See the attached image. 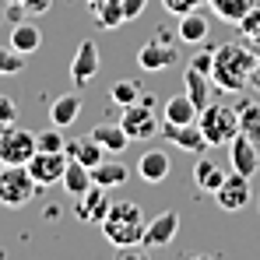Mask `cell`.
Listing matches in <instances>:
<instances>
[{
  "label": "cell",
  "instance_id": "7c38bea8",
  "mask_svg": "<svg viewBox=\"0 0 260 260\" xmlns=\"http://www.w3.org/2000/svg\"><path fill=\"white\" fill-rule=\"evenodd\" d=\"M176 232H179V215H176V211H162V215H155L148 221L141 246H144V250H162V246H169L176 239Z\"/></svg>",
  "mask_w": 260,
  "mask_h": 260
},
{
  "label": "cell",
  "instance_id": "3957f363",
  "mask_svg": "<svg viewBox=\"0 0 260 260\" xmlns=\"http://www.w3.org/2000/svg\"><path fill=\"white\" fill-rule=\"evenodd\" d=\"M197 123L204 130L208 144H211V148H221V144H229V141L239 134V113L229 109L225 102H208V106L197 113Z\"/></svg>",
  "mask_w": 260,
  "mask_h": 260
},
{
  "label": "cell",
  "instance_id": "ac0fdd59",
  "mask_svg": "<svg viewBox=\"0 0 260 260\" xmlns=\"http://www.w3.org/2000/svg\"><path fill=\"white\" fill-rule=\"evenodd\" d=\"M74 162H81V166H88V169H95L102 158H106V148L95 141V137H81V141H67V148H63Z\"/></svg>",
  "mask_w": 260,
  "mask_h": 260
},
{
  "label": "cell",
  "instance_id": "5bb4252c",
  "mask_svg": "<svg viewBox=\"0 0 260 260\" xmlns=\"http://www.w3.org/2000/svg\"><path fill=\"white\" fill-rule=\"evenodd\" d=\"M109 193H106V186H99V183H91L85 193L78 197V218L81 221H91V225H102V218H106V211H109Z\"/></svg>",
  "mask_w": 260,
  "mask_h": 260
},
{
  "label": "cell",
  "instance_id": "9c48e42d",
  "mask_svg": "<svg viewBox=\"0 0 260 260\" xmlns=\"http://www.w3.org/2000/svg\"><path fill=\"white\" fill-rule=\"evenodd\" d=\"M99 43L95 39H81L78 49H74V60H71V85L85 88L95 74H99Z\"/></svg>",
  "mask_w": 260,
  "mask_h": 260
},
{
  "label": "cell",
  "instance_id": "5b68a950",
  "mask_svg": "<svg viewBox=\"0 0 260 260\" xmlns=\"http://www.w3.org/2000/svg\"><path fill=\"white\" fill-rule=\"evenodd\" d=\"M120 127L127 130L130 141H151V137L162 130V123H158L155 113H151V99H148V95H141V102H134V106H123Z\"/></svg>",
  "mask_w": 260,
  "mask_h": 260
},
{
  "label": "cell",
  "instance_id": "7402d4cb",
  "mask_svg": "<svg viewBox=\"0 0 260 260\" xmlns=\"http://www.w3.org/2000/svg\"><path fill=\"white\" fill-rule=\"evenodd\" d=\"M11 46L28 56V53H36V49L43 46V32H39L32 21H18V25H11Z\"/></svg>",
  "mask_w": 260,
  "mask_h": 260
},
{
  "label": "cell",
  "instance_id": "9a60e30c",
  "mask_svg": "<svg viewBox=\"0 0 260 260\" xmlns=\"http://www.w3.org/2000/svg\"><path fill=\"white\" fill-rule=\"evenodd\" d=\"M137 173H141V179H144V183H166V179H169V173H173V158H169L166 151L151 148V151H144V155H141Z\"/></svg>",
  "mask_w": 260,
  "mask_h": 260
},
{
  "label": "cell",
  "instance_id": "52a82bcc",
  "mask_svg": "<svg viewBox=\"0 0 260 260\" xmlns=\"http://www.w3.org/2000/svg\"><path fill=\"white\" fill-rule=\"evenodd\" d=\"M67 162H71L67 151H36L28 158V173L39 186H56V183H63Z\"/></svg>",
  "mask_w": 260,
  "mask_h": 260
},
{
  "label": "cell",
  "instance_id": "83f0119b",
  "mask_svg": "<svg viewBox=\"0 0 260 260\" xmlns=\"http://www.w3.org/2000/svg\"><path fill=\"white\" fill-rule=\"evenodd\" d=\"M236 113H239V130L250 134L253 141H260V106L257 102H246V106H239Z\"/></svg>",
  "mask_w": 260,
  "mask_h": 260
},
{
  "label": "cell",
  "instance_id": "ffe728a7",
  "mask_svg": "<svg viewBox=\"0 0 260 260\" xmlns=\"http://www.w3.org/2000/svg\"><path fill=\"white\" fill-rule=\"evenodd\" d=\"M183 88H186V95L193 99L197 109H204V106L211 102V78L201 74L197 67H186V71H183Z\"/></svg>",
  "mask_w": 260,
  "mask_h": 260
},
{
  "label": "cell",
  "instance_id": "30bf717a",
  "mask_svg": "<svg viewBox=\"0 0 260 260\" xmlns=\"http://www.w3.org/2000/svg\"><path fill=\"white\" fill-rule=\"evenodd\" d=\"M162 134L173 141L176 148H183V151H190V155H204V151L211 148L197 120H193V123H169V120H162Z\"/></svg>",
  "mask_w": 260,
  "mask_h": 260
},
{
  "label": "cell",
  "instance_id": "e0dca14e",
  "mask_svg": "<svg viewBox=\"0 0 260 260\" xmlns=\"http://www.w3.org/2000/svg\"><path fill=\"white\" fill-rule=\"evenodd\" d=\"M81 116V95L78 91H67V95H60L53 106H49V123L53 127H71L74 120Z\"/></svg>",
  "mask_w": 260,
  "mask_h": 260
},
{
  "label": "cell",
  "instance_id": "44dd1931",
  "mask_svg": "<svg viewBox=\"0 0 260 260\" xmlns=\"http://www.w3.org/2000/svg\"><path fill=\"white\" fill-rule=\"evenodd\" d=\"M197 106H193V99L183 91V95H173L166 106H162V120H169V123H193L197 120Z\"/></svg>",
  "mask_w": 260,
  "mask_h": 260
},
{
  "label": "cell",
  "instance_id": "4316f807",
  "mask_svg": "<svg viewBox=\"0 0 260 260\" xmlns=\"http://www.w3.org/2000/svg\"><path fill=\"white\" fill-rule=\"evenodd\" d=\"M95 18H99L102 28H120V25L127 21V14H123V0H102V7L95 11Z\"/></svg>",
  "mask_w": 260,
  "mask_h": 260
},
{
  "label": "cell",
  "instance_id": "484cf974",
  "mask_svg": "<svg viewBox=\"0 0 260 260\" xmlns=\"http://www.w3.org/2000/svg\"><path fill=\"white\" fill-rule=\"evenodd\" d=\"M211 7H215V14L221 18V21L239 25V21L253 11V0H211Z\"/></svg>",
  "mask_w": 260,
  "mask_h": 260
},
{
  "label": "cell",
  "instance_id": "603a6c76",
  "mask_svg": "<svg viewBox=\"0 0 260 260\" xmlns=\"http://www.w3.org/2000/svg\"><path fill=\"white\" fill-rule=\"evenodd\" d=\"M225 176H229V173H225L221 166H215L211 158H201V162L193 166V183H197L201 190H208V193H215L218 186L225 183Z\"/></svg>",
  "mask_w": 260,
  "mask_h": 260
},
{
  "label": "cell",
  "instance_id": "cb8c5ba5",
  "mask_svg": "<svg viewBox=\"0 0 260 260\" xmlns=\"http://www.w3.org/2000/svg\"><path fill=\"white\" fill-rule=\"evenodd\" d=\"M127 166H123V162H106V158H102V162H99V166H95V169H91V183H99V186H106V190H109V186H123V183H127Z\"/></svg>",
  "mask_w": 260,
  "mask_h": 260
},
{
  "label": "cell",
  "instance_id": "e575fe53",
  "mask_svg": "<svg viewBox=\"0 0 260 260\" xmlns=\"http://www.w3.org/2000/svg\"><path fill=\"white\" fill-rule=\"evenodd\" d=\"M4 4H7V7H4V18H7L11 25H18V21H25V14H28V11H25V7H21L18 0H4Z\"/></svg>",
  "mask_w": 260,
  "mask_h": 260
},
{
  "label": "cell",
  "instance_id": "ab89813d",
  "mask_svg": "<svg viewBox=\"0 0 260 260\" xmlns=\"http://www.w3.org/2000/svg\"><path fill=\"white\" fill-rule=\"evenodd\" d=\"M0 169H4V158H0Z\"/></svg>",
  "mask_w": 260,
  "mask_h": 260
},
{
  "label": "cell",
  "instance_id": "d590c367",
  "mask_svg": "<svg viewBox=\"0 0 260 260\" xmlns=\"http://www.w3.org/2000/svg\"><path fill=\"white\" fill-rule=\"evenodd\" d=\"M144 11H148V0H123V14H127V21L141 18Z\"/></svg>",
  "mask_w": 260,
  "mask_h": 260
},
{
  "label": "cell",
  "instance_id": "2e32d148",
  "mask_svg": "<svg viewBox=\"0 0 260 260\" xmlns=\"http://www.w3.org/2000/svg\"><path fill=\"white\" fill-rule=\"evenodd\" d=\"M88 137H95V141L106 148V155H120V151L130 148V137H127V130L120 127V120H116V123H99V127H91Z\"/></svg>",
  "mask_w": 260,
  "mask_h": 260
},
{
  "label": "cell",
  "instance_id": "d6a6232c",
  "mask_svg": "<svg viewBox=\"0 0 260 260\" xmlns=\"http://www.w3.org/2000/svg\"><path fill=\"white\" fill-rule=\"evenodd\" d=\"M190 67H197L201 74H208V78H211V71H215V49H201V53L190 60Z\"/></svg>",
  "mask_w": 260,
  "mask_h": 260
},
{
  "label": "cell",
  "instance_id": "74e56055",
  "mask_svg": "<svg viewBox=\"0 0 260 260\" xmlns=\"http://www.w3.org/2000/svg\"><path fill=\"white\" fill-rule=\"evenodd\" d=\"M250 81H253V85L260 88V60H257V67H253V78H250Z\"/></svg>",
  "mask_w": 260,
  "mask_h": 260
},
{
  "label": "cell",
  "instance_id": "f1b7e54d",
  "mask_svg": "<svg viewBox=\"0 0 260 260\" xmlns=\"http://www.w3.org/2000/svg\"><path fill=\"white\" fill-rule=\"evenodd\" d=\"M25 71V53H18L14 46H0V78L21 74Z\"/></svg>",
  "mask_w": 260,
  "mask_h": 260
},
{
  "label": "cell",
  "instance_id": "836d02e7",
  "mask_svg": "<svg viewBox=\"0 0 260 260\" xmlns=\"http://www.w3.org/2000/svg\"><path fill=\"white\" fill-rule=\"evenodd\" d=\"M197 4H201V0H162V7H166L169 14H186V11H197Z\"/></svg>",
  "mask_w": 260,
  "mask_h": 260
},
{
  "label": "cell",
  "instance_id": "7a4b0ae2",
  "mask_svg": "<svg viewBox=\"0 0 260 260\" xmlns=\"http://www.w3.org/2000/svg\"><path fill=\"white\" fill-rule=\"evenodd\" d=\"M144 229H148V218L141 211V204H134V201H113L106 218H102V236L120 250L141 246Z\"/></svg>",
  "mask_w": 260,
  "mask_h": 260
},
{
  "label": "cell",
  "instance_id": "4fadbf2b",
  "mask_svg": "<svg viewBox=\"0 0 260 260\" xmlns=\"http://www.w3.org/2000/svg\"><path fill=\"white\" fill-rule=\"evenodd\" d=\"M253 144H257V141H253L250 134H243V130L229 141V158H232V169H236V173L253 176L260 169V155H257Z\"/></svg>",
  "mask_w": 260,
  "mask_h": 260
},
{
  "label": "cell",
  "instance_id": "8992f818",
  "mask_svg": "<svg viewBox=\"0 0 260 260\" xmlns=\"http://www.w3.org/2000/svg\"><path fill=\"white\" fill-rule=\"evenodd\" d=\"M36 151H39L36 134L18 130V127L0 130V158H4V166H28V158Z\"/></svg>",
  "mask_w": 260,
  "mask_h": 260
},
{
  "label": "cell",
  "instance_id": "277c9868",
  "mask_svg": "<svg viewBox=\"0 0 260 260\" xmlns=\"http://www.w3.org/2000/svg\"><path fill=\"white\" fill-rule=\"evenodd\" d=\"M36 190H39V183L32 179L28 166H4L0 169V204L4 208L18 211V208L32 204L36 201Z\"/></svg>",
  "mask_w": 260,
  "mask_h": 260
},
{
  "label": "cell",
  "instance_id": "4dcf8cb0",
  "mask_svg": "<svg viewBox=\"0 0 260 260\" xmlns=\"http://www.w3.org/2000/svg\"><path fill=\"white\" fill-rule=\"evenodd\" d=\"M36 144H39V151H63V148H67L60 127H49V130H43V134H36Z\"/></svg>",
  "mask_w": 260,
  "mask_h": 260
},
{
  "label": "cell",
  "instance_id": "6da1fadb",
  "mask_svg": "<svg viewBox=\"0 0 260 260\" xmlns=\"http://www.w3.org/2000/svg\"><path fill=\"white\" fill-rule=\"evenodd\" d=\"M253 67H257V53L246 49L239 43H225L215 49V71H211V81L221 91H243L253 78Z\"/></svg>",
  "mask_w": 260,
  "mask_h": 260
},
{
  "label": "cell",
  "instance_id": "d6986e66",
  "mask_svg": "<svg viewBox=\"0 0 260 260\" xmlns=\"http://www.w3.org/2000/svg\"><path fill=\"white\" fill-rule=\"evenodd\" d=\"M176 36L183 39V43L190 46H201L208 39V18L201 14V11H186V14H179V28H176Z\"/></svg>",
  "mask_w": 260,
  "mask_h": 260
},
{
  "label": "cell",
  "instance_id": "f35d334b",
  "mask_svg": "<svg viewBox=\"0 0 260 260\" xmlns=\"http://www.w3.org/2000/svg\"><path fill=\"white\" fill-rule=\"evenodd\" d=\"M99 7H102V0H88V11H91V14H95Z\"/></svg>",
  "mask_w": 260,
  "mask_h": 260
},
{
  "label": "cell",
  "instance_id": "8d00e7d4",
  "mask_svg": "<svg viewBox=\"0 0 260 260\" xmlns=\"http://www.w3.org/2000/svg\"><path fill=\"white\" fill-rule=\"evenodd\" d=\"M18 4H21V7H25L28 14H46L53 0H18Z\"/></svg>",
  "mask_w": 260,
  "mask_h": 260
},
{
  "label": "cell",
  "instance_id": "ba28073f",
  "mask_svg": "<svg viewBox=\"0 0 260 260\" xmlns=\"http://www.w3.org/2000/svg\"><path fill=\"white\" fill-rule=\"evenodd\" d=\"M176 60H179V53H176V46L158 32L151 43H144L137 49V63H141V71H151V74H158V71H169Z\"/></svg>",
  "mask_w": 260,
  "mask_h": 260
},
{
  "label": "cell",
  "instance_id": "d4e9b609",
  "mask_svg": "<svg viewBox=\"0 0 260 260\" xmlns=\"http://www.w3.org/2000/svg\"><path fill=\"white\" fill-rule=\"evenodd\" d=\"M88 186H91V169L71 158V162H67V173H63V190H67L71 197H81Z\"/></svg>",
  "mask_w": 260,
  "mask_h": 260
},
{
  "label": "cell",
  "instance_id": "f546056e",
  "mask_svg": "<svg viewBox=\"0 0 260 260\" xmlns=\"http://www.w3.org/2000/svg\"><path fill=\"white\" fill-rule=\"evenodd\" d=\"M109 95H113L116 106H134V102H141V85L123 78V81H116V85L109 88Z\"/></svg>",
  "mask_w": 260,
  "mask_h": 260
},
{
  "label": "cell",
  "instance_id": "1f68e13d",
  "mask_svg": "<svg viewBox=\"0 0 260 260\" xmlns=\"http://www.w3.org/2000/svg\"><path fill=\"white\" fill-rule=\"evenodd\" d=\"M14 120H18V106H14V99H11V95H0V130L14 127Z\"/></svg>",
  "mask_w": 260,
  "mask_h": 260
},
{
  "label": "cell",
  "instance_id": "8fae6325",
  "mask_svg": "<svg viewBox=\"0 0 260 260\" xmlns=\"http://www.w3.org/2000/svg\"><path fill=\"white\" fill-rule=\"evenodd\" d=\"M215 201L221 211H239V208H246L250 204V176L243 173H232L225 176V183L215 190Z\"/></svg>",
  "mask_w": 260,
  "mask_h": 260
}]
</instances>
